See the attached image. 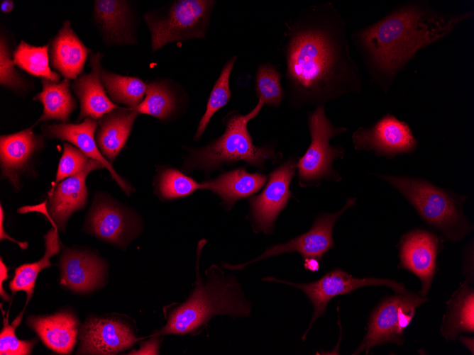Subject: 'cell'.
<instances>
[{"instance_id":"6da1fadb","label":"cell","mask_w":474,"mask_h":355,"mask_svg":"<svg viewBox=\"0 0 474 355\" xmlns=\"http://www.w3.org/2000/svg\"><path fill=\"white\" fill-rule=\"evenodd\" d=\"M282 53L290 106H324L363 88L346 23L331 2L311 5L285 22Z\"/></svg>"},{"instance_id":"7a4b0ae2","label":"cell","mask_w":474,"mask_h":355,"mask_svg":"<svg viewBox=\"0 0 474 355\" xmlns=\"http://www.w3.org/2000/svg\"><path fill=\"white\" fill-rule=\"evenodd\" d=\"M473 16V11L445 13L427 2L412 1L356 30L352 38L371 80L387 92L396 76L418 51L445 38Z\"/></svg>"},{"instance_id":"3957f363","label":"cell","mask_w":474,"mask_h":355,"mask_svg":"<svg viewBox=\"0 0 474 355\" xmlns=\"http://www.w3.org/2000/svg\"><path fill=\"white\" fill-rule=\"evenodd\" d=\"M197 274V284L190 295L170 310L165 325L156 335L192 334L217 315L232 317L250 315L251 303L234 276L225 274L216 265L206 271V279Z\"/></svg>"},{"instance_id":"277c9868","label":"cell","mask_w":474,"mask_h":355,"mask_svg":"<svg viewBox=\"0 0 474 355\" xmlns=\"http://www.w3.org/2000/svg\"><path fill=\"white\" fill-rule=\"evenodd\" d=\"M262 99L248 113L241 115L237 111L228 113L224 118L225 131L209 145L191 150L184 162L185 169H216L225 164L245 162L248 165L263 169L268 160L274 163L282 159V154L276 150L275 145L255 146L248 129V123L254 118L264 106Z\"/></svg>"},{"instance_id":"5b68a950","label":"cell","mask_w":474,"mask_h":355,"mask_svg":"<svg viewBox=\"0 0 474 355\" xmlns=\"http://www.w3.org/2000/svg\"><path fill=\"white\" fill-rule=\"evenodd\" d=\"M396 188L428 224L451 242L460 240L473 230L462 210L463 196H458L421 179L377 175Z\"/></svg>"},{"instance_id":"8992f818","label":"cell","mask_w":474,"mask_h":355,"mask_svg":"<svg viewBox=\"0 0 474 355\" xmlns=\"http://www.w3.org/2000/svg\"><path fill=\"white\" fill-rule=\"evenodd\" d=\"M311 142L304 154L297 164L298 183L301 187L319 185L322 181H339L341 176L333 168V163L345 156L341 145L331 146L330 141L347 130L336 127L326 115L324 106H316L308 115Z\"/></svg>"},{"instance_id":"52a82bcc","label":"cell","mask_w":474,"mask_h":355,"mask_svg":"<svg viewBox=\"0 0 474 355\" xmlns=\"http://www.w3.org/2000/svg\"><path fill=\"white\" fill-rule=\"evenodd\" d=\"M215 4L211 0H180L162 13H145L144 20L150 32L153 52L170 43L204 38Z\"/></svg>"},{"instance_id":"ba28073f","label":"cell","mask_w":474,"mask_h":355,"mask_svg":"<svg viewBox=\"0 0 474 355\" xmlns=\"http://www.w3.org/2000/svg\"><path fill=\"white\" fill-rule=\"evenodd\" d=\"M426 300L425 297L407 291L384 300L371 313L367 333L353 354H368L371 348L386 343L402 345L405 329L416 309Z\"/></svg>"},{"instance_id":"9c48e42d","label":"cell","mask_w":474,"mask_h":355,"mask_svg":"<svg viewBox=\"0 0 474 355\" xmlns=\"http://www.w3.org/2000/svg\"><path fill=\"white\" fill-rule=\"evenodd\" d=\"M263 280L297 288L302 291L309 299L313 305L314 311L309 325L302 336L303 340L306 338L314 322L325 313L329 301L334 297L348 294L366 286H385L392 288L396 293H402L405 291L404 285L394 280L373 277L354 278L341 269H334L320 279L307 283H292L272 276L265 277Z\"/></svg>"},{"instance_id":"30bf717a","label":"cell","mask_w":474,"mask_h":355,"mask_svg":"<svg viewBox=\"0 0 474 355\" xmlns=\"http://www.w3.org/2000/svg\"><path fill=\"white\" fill-rule=\"evenodd\" d=\"M356 201V198H349L338 211L334 213H323L319 215L312 227L307 232L284 243L268 247L260 256L249 262L238 265L223 264L224 268L237 270L260 260L286 253L297 252L304 259L315 258L321 261L329 249L334 247L333 230L336 222Z\"/></svg>"},{"instance_id":"8fae6325","label":"cell","mask_w":474,"mask_h":355,"mask_svg":"<svg viewBox=\"0 0 474 355\" xmlns=\"http://www.w3.org/2000/svg\"><path fill=\"white\" fill-rule=\"evenodd\" d=\"M297 161V156H290L270 174L264 190L250 198V215L255 230L272 233L279 214L292 196L290 186Z\"/></svg>"},{"instance_id":"7c38bea8","label":"cell","mask_w":474,"mask_h":355,"mask_svg":"<svg viewBox=\"0 0 474 355\" xmlns=\"http://www.w3.org/2000/svg\"><path fill=\"white\" fill-rule=\"evenodd\" d=\"M352 142L356 150L372 151L388 159L411 153L418 145L408 124L390 114L370 127L358 128L352 135Z\"/></svg>"},{"instance_id":"4fadbf2b","label":"cell","mask_w":474,"mask_h":355,"mask_svg":"<svg viewBox=\"0 0 474 355\" xmlns=\"http://www.w3.org/2000/svg\"><path fill=\"white\" fill-rule=\"evenodd\" d=\"M82 354H115L132 346L138 340L134 330L119 317H91L81 328Z\"/></svg>"},{"instance_id":"5bb4252c","label":"cell","mask_w":474,"mask_h":355,"mask_svg":"<svg viewBox=\"0 0 474 355\" xmlns=\"http://www.w3.org/2000/svg\"><path fill=\"white\" fill-rule=\"evenodd\" d=\"M102 168H105L104 165L94 160L77 175L67 178L57 184L54 189L50 191L48 210L46 202H44L34 207L20 208L18 211L40 212L49 220H52L59 229L63 230L71 215L86 205L88 196L85 183L87 176L91 171Z\"/></svg>"},{"instance_id":"9a60e30c","label":"cell","mask_w":474,"mask_h":355,"mask_svg":"<svg viewBox=\"0 0 474 355\" xmlns=\"http://www.w3.org/2000/svg\"><path fill=\"white\" fill-rule=\"evenodd\" d=\"M438 247L437 236L422 230L405 234L400 241V265L421 280L423 297L428 293L436 271Z\"/></svg>"},{"instance_id":"2e32d148","label":"cell","mask_w":474,"mask_h":355,"mask_svg":"<svg viewBox=\"0 0 474 355\" xmlns=\"http://www.w3.org/2000/svg\"><path fill=\"white\" fill-rule=\"evenodd\" d=\"M33 126L0 137V164L2 176L18 188L20 178L45 144V137L35 134Z\"/></svg>"},{"instance_id":"e0dca14e","label":"cell","mask_w":474,"mask_h":355,"mask_svg":"<svg viewBox=\"0 0 474 355\" xmlns=\"http://www.w3.org/2000/svg\"><path fill=\"white\" fill-rule=\"evenodd\" d=\"M135 225L128 212L115 202L102 197L94 200L87 222L90 233L119 247L124 246L134 237Z\"/></svg>"},{"instance_id":"ac0fdd59","label":"cell","mask_w":474,"mask_h":355,"mask_svg":"<svg viewBox=\"0 0 474 355\" xmlns=\"http://www.w3.org/2000/svg\"><path fill=\"white\" fill-rule=\"evenodd\" d=\"M103 54L98 52L89 55V73H82L73 80L72 89L80 103L77 121L86 118H101L106 113L119 108L108 96L101 79Z\"/></svg>"},{"instance_id":"d6986e66","label":"cell","mask_w":474,"mask_h":355,"mask_svg":"<svg viewBox=\"0 0 474 355\" xmlns=\"http://www.w3.org/2000/svg\"><path fill=\"white\" fill-rule=\"evenodd\" d=\"M98 128V122L90 118H86L80 123H53L42 125V133L45 137L57 139L72 143L88 157L101 162L110 172L121 189L128 196L132 190L128 184L114 169L112 164L102 155L99 151L94 137L95 131Z\"/></svg>"},{"instance_id":"ffe728a7","label":"cell","mask_w":474,"mask_h":355,"mask_svg":"<svg viewBox=\"0 0 474 355\" xmlns=\"http://www.w3.org/2000/svg\"><path fill=\"white\" fill-rule=\"evenodd\" d=\"M60 283L79 292H90L101 286L105 265L93 253L63 247L60 259Z\"/></svg>"},{"instance_id":"44dd1931","label":"cell","mask_w":474,"mask_h":355,"mask_svg":"<svg viewBox=\"0 0 474 355\" xmlns=\"http://www.w3.org/2000/svg\"><path fill=\"white\" fill-rule=\"evenodd\" d=\"M93 18L107 45L136 43L133 17L129 1L96 0L94 1Z\"/></svg>"},{"instance_id":"7402d4cb","label":"cell","mask_w":474,"mask_h":355,"mask_svg":"<svg viewBox=\"0 0 474 355\" xmlns=\"http://www.w3.org/2000/svg\"><path fill=\"white\" fill-rule=\"evenodd\" d=\"M91 50L82 43L66 20L49 42L52 67L64 79H75L81 74Z\"/></svg>"},{"instance_id":"603a6c76","label":"cell","mask_w":474,"mask_h":355,"mask_svg":"<svg viewBox=\"0 0 474 355\" xmlns=\"http://www.w3.org/2000/svg\"><path fill=\"white\" fill-rule=\"evenodd\" d=\"M27 322L49 349L60 354L72 352L79 325L73 313L65 311L48 316H30Z\"/></svg>"},{"instance_id":"cb8c5ba5","label":"cell","mask_w":474,"mask_h":355,"mask_svg":"<svg viewBox=\"0 0 474 355\" xmlns=\"http://www.w3.org/2000/svg\"><path fill=\"white\" fill-rule=\"evenodd\" d=\"M138 115L135 109L119 107L99 119L95 140L109 162L114 161L126 145Z\"/></svg>"},{"instance_id":"d4e9b609","label":"cell","mask_w":474,"mask_h":355,"mask_svg":"<svg viewBox=\"0 0 474 355\" xmlns=\"http://www.w3.org/2000/svg\"><path fill=\"white\" fill-rule=\"evenodd\" d=\"M268 176L260 173H248L238 168L224 173L214 179L203 182L204 189L215 193L228 210L240 199L258 192L265 184Z\"/></svg>"},{"instance_id":"484cf974","label":"cell","mask_w":474,"mask_h":355,"mask_svg":"<svg viewBox=\"0 0 474 355\" xmlns=\"http://www.w3.org/2000/svg\"><path fill=\"white\" fill-rule=\"evenodd\" d=\"M441 332L446 340H455L463 332L474 331V291L463 283L446 303Z\"/></svg>"},{"instance_id":"4316f807","label":"cell","mask_w":474,"mask_h":355,"mask_svg":"<svg viewBox=\"0 0 474 355\" xmlns=\"http://www.w3.org/2000/svg\"><path fill=\"white\" fill-rule=\"evenodd\" d=\"M41 84V91L33 98L43 107V113L35 124L52 120L67 123L77 107V101L70 91V80L63 79L55 82L43 79Z\"/></svg>"},{"instance_id":"83f0119b","label":"cell","mask_w":474,"mask_h":355,"mask_svg":"<svg viewBox=\"0 0 474 355\" xmlns=\"http://www.w3.org/2000/svg\"><path fill=\"white\" fill-rule=\"evenodd\" d=\"M53 227L44 236L45 242V252L44 256L38 261L31 264H24L15 270L13 278L9 283V288L13 293L25 291L27 295L26 304L30 300L35 287L36 278L39 272L52 264L50 258L60 251L57 226L52 220H49Z\"/></svg>"},{"instance_id":"f1b7e54d","label":"cell","mask_w":474,"mask_h":355,"mask_svg":"<svg viewBox=\"0 0 474 355\" xmlns=\"http://www.w3.org/2000/svg\"><path fill=\"white\" fill-rule=\"evenodd\" d=\"M101 79L110 99L128 108L136 110L146 92L147 84L136 77L123 76L101 68Z\"/></svg>"},{"instance_id":"f546056e","label":"cell","mask_w":474,"mask_h":355,"mask_svg":"<svg viewBox=\"0 0 474 355\" xmlns=\"http://www.w3.org/2000/svg\"><path fill=\"white\" fill-rule=\"evenodd\" d=\"M13 58L17 67L32 76L55 82L60 81V74L50 67L49 43L35 46L21 40L13 50Z\"/></svg>"},{"instance_id":"4dcf8cb0","label":"cell","mask_w":474,"mask_h":355,"mask_svg":"<svg viewBox=\"0 0 474 355\" xmlns=\"http://www.w3.org/2000/svg\"><path fill=\"white\" fill-rule=\"evenodd\" d=\"M175 104V96L165 81H153L147 84L145 97L136 111L165 120L174 112Z\"/></svg>"},{"instance_id":"1f68e13d","label":"cell","mask_w":474,"mask_h":355,"mask_svg":"<svg viewBox=\"0 0 474 355\" xmlns=\"http://www.w3.org/2000/svg\"><path fill=\"white\" fill-rule=\"evenodd\" d=\"M236 60V55L232 56L222 68L210 93L205 113L199 123L194 136L196 140L202 137L214 113L229 101L231 96L229 78Z\"/></svg>"},{"instance_id":"d6a6232c","label":"cell","mask_w":474,"mask_h":355,"mask_svg":"<svg viewBox=\"0 0 474 355\" xmlns=\"http://www.w3.org/2000/svg\"><path fill=\"white\" fill-rule=\"evenodd\" d=\"M282 74L269 62L258 66L255 77V90L258 99L265 105L278 107L285 98L282 86Z\"/></svg>"},{"instance_id":"836d02e7","label":"cell","mask_w":474,"mask_h":355,"mask_svg":"<svg viewBox=\"0 0 474 355\" xmlns=\"http://www.w3.org/2000/svg\"><path fill=\"white\" fill-rule=\"evenodd\" d=\"M11 45L3 30L0 36V84L15 94H26L31 84L16 67Z\"/></svg>"},{"instance_id":"e575fe53","label":"cell","mask_w":474,"mask_h":355,"mask_svg":"<svg viewBox=\"0 0 474 355\" xmlns=\"http://www.w3.org/2000/svg\"><path fill=\"white\" fill-rule=\"evenodd\" d=\"M199 189H204L203 183L172 168L162 171L158 180V191L166 200L187 196Z\"/></svg>"},{"instance_id":"d590c367","label":"cell","mask_w":474,"mask_h":355,"mask_svg":"<svg viewBox=\"0 0 474 355\" xmlns=\"http://www.w3.org/2000/svg\"><path fill=\"white\" fill-rule=\"evenodd\" d=\"M95 159L88 157L84 153L69 142L63 143V152L60 159L55 180L50 191L64 179L77 175Z\"/></svg>"},{"instance_id":"8d00e7d4","label":"cell","mask_w":474,"mask_h":355,"mask_svg":"<svg viewBox=\"0 0 474 355\" xmlns=\"http://www.w3.org/2000/svg\"><path fill=\"white\" fill-rule=\"evenodd\" d=\"M21 321L16 319L12 325L4 321V327L0 334V354L7 355H26L31 354L35 341L21 340L15 334V329Z\"/></svg>"},{"instance_id":"74e56055","label":"cell","mask_w":474,"mask_h":355,"mask_svg":"<svg viewBox=\"0 0 474 355\" xmlns=\"http://www.w3.org/2000/svg\"><path fill=\"white\" fill-rule=\"evenodd\" d=\"M158 335L154 338L145 342L138 350L130 352V354H158L159 342Z\"/></svg>"},{"instance_id":"f35d334b","label":"cell","mask_w":474,"mask_h":355,"mask_svg":"<svg viewBox=\"0 0 474 355\" xmlns=\"http://www.w3.org/2000/svg\"><path fill=\"white\" fill-rule=\"evenodd\" d=\"M0 216H1V221H0V222H1V232H0L1 240L7 239V240H9L11 242L17 243L21 249H26L28 247V243L27 242H19L15 240L14 239H13L12 237H11L10 236H9L5 232L4 229L3 227L4 211H3L1 205Z\"/></svg>"},{"instance_id":"ab89813d","label":"cell","mask_w":474,"mask_h":355,"mask_svg":"<svg viewBox=\"0 0 474 355\" xmlns=\"http://www.w3.org/2000/svg\"><path fill=\"white\" fill-rule=\"evenodd\" d=\"M0 280H1V290H0V293L1 296L5 300H9L10 298L8 295V294L4 291L3 289V284L2 282L6 280L8 278V273H7V267L6 265L4 264L2 259L1 258V262H0Z\"/></svg>"},{"instance_id":"60d3db41","label":"cell","mask_w":474,"mask_h":355,"mask_svg":"<svg viewBox=\"0 0 474 355\" xmlns=\"http://www.w3.org/2000/svg\"><path fill=\"white\" fill-rule=\"evenodd\" d=\"M304 266L309 271H316L319 269V261L315 258L304 259Z\"/></svg>"},{"instance_id":"b9f144b4","label":"cell","mask_w":474,"mask_h":355,"mask_svg":"<svg viewBox=\"0 0 474 355\" xmlns=\"http://www.w3.org/2000/svg\"><path fill=\"white\" fill-rule=\"evenodd\" d=\"M460 342L474 354V339L473 337L458 336Z\"/></svg>"},{"instance_id":"7bdbcfd3","label":"cell","mask_w":474,"mask_h":355,"mask_svg":"<svg viewBox=\"0 0 474 355\" xmlns=\"http://www.w3.org/2000/svg\"><path fill=\"white\" fill-rule=\"evenodd\" d=\"M14 8L13 1L11 0L1 1L0 3V9L3 13H9Z\"/></svg>"}]
</instances>
